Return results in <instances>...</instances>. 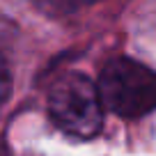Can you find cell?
Returning <instances> with one entry per match:
<instances>
[{
	"label": "cell",
	"instance_id": "cell-3",
	"mask_svg": "<svg viewBox=\"0 0 156 156\" xmlns=\"http://www.w3.org/2000/svg\"><path fill=\"white\" fill-rule=\"evenodd\" d=\"M94 2H99V0H34V5L51 16L71 14V12L80 9V7H87V5H94Z\"/></svg>",
	"mask_w": 156,
	"mask_h": 156
},
{
	"label": "cell",
	"instance_id": "cell-1",
	"mask_svg": "<svg viewBox=\"0 0 156 156\" xmlns=\"http://www.w3.org/2000/svg\"><path fill=\"white\" fill-rule=\"evenodd\" d=\"M103 99L99 83L80 71H67L48 90V112L64 133L94 138L103 124Z\"/></svg>",
	"mask_w": 156,
	"mask_h": 156
},
{
	"label": "cell",
	"instance_id": "cell-2",
	"mask_svg": "<svg viewBox=\"0 0 156 156\" xmlns=\"http://www.w3.org/2000/svg\"><path fill=\"white\" fill-rule=\"evenodd\" d=\"M106 110L124 119H138L156 110V71L131 58H117L99 76Z\"/></svg>",
	"mask_w": 156,
	"mask_h": 156
}]
</instances>
